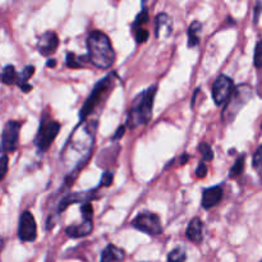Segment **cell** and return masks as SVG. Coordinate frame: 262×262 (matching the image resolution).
I'll return each instance as SVG.
<instances>
[{
  "label": "cell",
  "instance_id": "5bb4252c",
  "mask_svg": "<svg viewBox=\"0 0 262 262\" xmlns=\"http://www.w3.org/2000/svg\"><path fill=\"white\" fill-rule=\"evenodd\" d=\"M94 229V223L92 220H84L81 224H73L66 228V234L71 238H82L87 237Z\"/></svg>",
  "mask_w": 262,
  "mask_h": 262
},
{
  "label": "cell",
  "instance_id": "8fae6325",
  "mask_svg": "<svg viewBox=\"0 0 262 262\" xmlns=\"http://www.w3.org/2000/svg\"><path fill=\"white\" fill-rule=\"evenodd\" d=\"M96 192V189L94 191H90V192H77V193H71V194H67L63 200L60 201L58 206V211H64L69 205L72 204H78L84 205V204H90L92 199H94V193Z\"/></svg>",
  "mask_w": 262,
  "mask_h": 262
},
{
  "label": "cell",
  "instance_id": "6da1fadb",
  "mask_svg": "<svg viewBox=\"0 0 262 262\" xmlns=\"http://www.w3.org/2000/svg\"><path fill=\"white\" fill-rule=\"evenodd\" d=\"M87 56L96 68L107 69L114 64L115 51L110 38L101 31H92L87 37Z\"/></svg>",
  "mask_w": 262,
  "mask_h": 262
},
{
  "label": "cell",
  "instance_id": "8d00e7d4",
  "mask_svg": "<svg viewBox=\"0 0 262 262\" xmlns=\"http://www.w3.org/2000/svg\"><path fill=\"white\" fill-rule=\"evenodd\" d=\"M261 262H262V261H261Z\"/></svg>",
  "mask_w": 262,
  "mask_h": 262
},
{
  "label": "cell",
  "instance_id": "52a82bcc",
  "mask_svg": "<svg viewBox=\"0 0 262 262\" xmlns=\"http://www.w3.org/2000/svg\"><path fill=\"white\" fill-rule=\"evenodd\" d=\"M22 123L17 120H9L5 124L2 135V151L4 155L14 152L19 143V130Z\"/></svg>",
  "mask_w": 262,
  "mask_h": 262
},
{
  "label": "cell",
  "instance_id": "8992f818",
  "mask_svg": "<svg viewBox=\"0 0 262 262\" xmlns=\"http://www.w3.org/2000/svg\"><path fill=\"white\" fill-rule=\"evenodd\" d=\"M135 229L140 230V232L146 233L148 235H160L164 232L163 225H161L160 217L156 214L150 211L140 212L135 219L130 222Z\"/></svg>",
  "mask_w": 262,
  "mask_h": 262
},
{
  "label": "cell",
  "instance_id": "3957f363",
  "mask_svg": "<svg viewBox=\"0 0 262 262\" xmlns=\"http://www.w3.org/2000/svg\"><path fill=\"white\" fill-rule=\"evenodd\" d=\"M253 97V90L250 84H239L234 89L233 94L225 102V106L223 109V122L230 123L233 122L238 113L243 109L245 105Z\"/></svg>",
  "mask_w": 262,
  "mask_h": 262
},
{
  "label": "cell",
  "instance_id": "d6986e66",
  "mask_svg": "<svg viewBox=\"0 0 262 262\" xmlns=\"http://www.w3.org/2000/svg\"><path fill=\"white\" fill-rule=\"evenodd\" d=\"M84 60H89V56L87 55H76L74 53H68L67 54V60H66V66L71 69H79V68H83Z\"/></svg>",
  "mask_w": 262,
  "mask_h": 262
},
{
  "label": "cell",
  "instance_id": "44dd1931",
  "mask_svg": "<svg viewBox=\"0 0 262 262\" xmlns=\"http://www.w3.org/2000/svg\"><path fill=\"white\" fill-rule=\"evenodd\" d=\"M148 20H150L148 10H147V8L143 7L142 10H141V12H140V14H138L137 17H136V20H135V22H133V25H132V33L135 32V31L143 28V25H147Z\"/></svg>",
  "mask_w": 262,
  "mask_h": 262
},
{
  "label": "cell",
  "instance_id": "7c38bea8",
  "mask_svg": "<svg viewBox=\"0 0 262 262\" xmlns=\"http://www.w3.org/2000/svg\"><path fill=\"white\" fill-rule=\"evenodd\" d=\"M223 187H210L202 191V200L201 205L205 210H210L214 206H216L223 200Z\"/></svg>",
  "mask_w": 262,
  "mask_h": 262
},
{
  "label": "cell",
  "instance_id": "9c48e42d",
  "mask_svg": "<svg viewBox=\"0 0 262 262\" xmlns=\"http://www.w3.org/2000/svg\"><path fill=\"white\" fill-rule=\"evenodd\" d=\"M18 237L22 242H33L37 238V225L30 211H25L19 217Z\"/></svg>",
  "mask_w": 262,
  "mask_h": 262
},
{
  "label": "cell",
  "instance_id": "603a6c76",
  "mask_svg": "<svg viewBox=\"0 0 262 262\" xmlns=\"http://www.w3.org/2000/svg\"><path fill=\"white\" fill-rule=\"evenodd\" d=\"M186 251L182 247H177L168 255V262H186Z\"/></svg>",
  "mask_w": 262,
  "mask_h": 262
},
{
  "label": "cell",
  "instance_id": "7a4b0ae2",
  "mask_svg": "<svg viewBox=\"0 0 262 262\" xmlns=\"http://www.w3.org/2000/svg\"><path fill=\"white\" fill-rule=\"evenodd\" d=\"M158 86H151L150 89L141 92L132 101V107L128 112L127 127L136 128L138 125H146L152 117L154 99H155Z\"/></svg>",
  "mask_w": 262,
  "mask_h": 262
},
{
  "label": "cell",
  "instance_id": "9a60e30c",
  "mask_svg": "<svg viewBox=\"0 0 262 262\" xmlns=\"http://www.w3.org/2000/svg\"><path fill=\"white\" fill-rule=\"evenodd\" d=\"M125 253L122 248L114 245H107L101 253L100 262H123Z\"/></svg>",
  "mask_w": 262,
  "mask_h": 262
},
{
  "label": "cell",
  "instance_id": "d6a6232c",
  "mask_svg": "<svg viewBox=\"0 0 262 262\" xmlns=\"http://www.w3.org/2000/svg\"><path fill=\"white\" fill-rule=\"evenodd\" d=\"M262 12V3H257L255 7V23L258 22V15Z\"/></svg>",
  "mask_w": 262,
  "mask_h": 262
},
{
  "label": "cell",
  "instance_id": "7402d4cb",
  "mask_svg": "<svg viewBox=\"0 0 262 262\" xmlns=\"http://www.w3.org/2000/svg\"><path fill=\"white\" fill-rule=\"evenodd\" d=\"M243 171H245V155H241L239 158L235 160L234 165L232 166V169H230L229 177L230 178H237V177H239L241 174H243Z\"/></svg>",
  "mask_w": 262,
  "mask_h": 262
},
{
  "label": "cell",
  "instance_id": "4fadbf2b",
  "mask_svg": "<svg viewBox=\"0 0 262 262\" xmlns=\"http://www.w3.org/2000/svg\"><path fill=\"white\" fill-rule=\"evenodd\" d=\"M186 235L191 242L200 245L204 241V223L200 217H193L187 227Z\"/></svg>",
  "mask_w": 262,
  "mask_h": 262
},
{
  "label": "cell",
  "instance_id": "2e32d148",
  "mask_svg": "<svg viewBox=\"0 0 262 262\" xmlns=\"http://www.w3.org/2000/svg\"><path fill=\"white\" fill-rule=\"evenodd\" d=\"M165 31V35L169 36L171 33V19L166 13H160L155 18V35L160 37L161 32Z\"/></svg>",
  "mask_w": 262,
  "mask_h": 262
},
{
  "label": "cell",
  "instance_id": "ffe728a7",
  "mask_svg": "<svg viewBox=\"0 0 262 262\" xmlns=\"http://www.w3.org/2000/svg\"><path fill=\"white\" fill-rule=\"evenodd\" d=\"M18 77H19V74L17 73L13 66H7L3 69L2 81L4 84H17Z\"/></svg>",
  "mask_w": 262,
  "mask_h": 262
},
{
  "label": "cell",
  "instance_id": "5b68a950",
  "mask_svg": "<svg viewBox=\"0 0 262 262\" xmlns=\"http://www.w3.org/2000/svg\"><path fill=\"white\" fill-rule=\"evenodd\" d=\"M59 130H60V124H59L56 120L51 119H45L43 118L40 123V127H38L37 135L35 137V145L41 152H45L49 150V147L51 146V143L54 142V140L58 136Z\"/></svg>",
  "mask_w": 262,
  "mask_h": 262
},
{
  "label": "cell",
  "instance_id": "30bf717a",
  "mask_svg": "<svg viewBox=\"0 0 262 262\" xmlns=\"http://www.w3.org/2000/svg\"><path fill=\"white\" fill-rule=\"evenodd\" d=\"M59 46V38L54 31H46L38 37L37 50L41 55L50 56L56 51Z\"/></svg>",
  "mask_w": 262,
  "mask_h": 262
},
{
  "label": "cell",
  "instance_id": "4316f807",
  "mask_svg": "<svg viewBox=\"0 0 262 262\" xmlns=\"http://www.w3.org/2000/svg\"><path fill=\"white\" fill-rule=\"evenodd\" d=\"M133 35H135V38L136 41H137V43L146 42V41L148 40V37H150V33H148V31L146 30V28H141V30L135 31Z\"/></svg>",
  "mask_w": 262,
  "mask_h": 262
},
{
  "label": "cell",
  "instance_id": "83f0119b",
  "mask_svg": "<svg viewBox=\"0 0 262 262\" xmlns=\"http://www.w3.org/2000/svg\"><path fill=\"white\" fill-rule=\"evenodd\" d=\"M81 212L83 215L84 220H92V214H94V209H92L91 204H84L81 206Z\"/></svg>",
  "mask_w": 262,
  "mask_h": 262
},
{
  "label": "cell",
  "instance_id": "d4e9b609",
  "mask_svg": "<svg viewBox=\"0 0 262 262\" xmlns=\"http://www.w3.org/2000/svg\"><path fill=\"white\" fill-rule=\"evenodd\" d=\"M252 164L253 168H255L258 173L262 174V145L258 146V148L255 151V154H253Z\"/></svg>",
  "mask_w": 262,
  "mask_h": 262
},
{
  "label": "cell",
  "instance_id": "e0dca14e",
  "mask_svg": "<svg viewBox=\"0 0 262 262\" xmlns=\"http://www.w3.org/2000/svg\"><path fill=\"white\" fill-rule=\"evenodd\" d=\"M33 73H35V67L33 66L25 67V69L20 72L19 77H18L17 86L19 87L23 92H28L32 90V86H31V84H28L27 81L33 76Z\"/></svg>",
  "mask_w": 262,
  "mask_h": 262
},
{
  "label": "cell",
  "instance_id": "277c9868",
  "mask_svg": "<svg viewBox=\"0 0 262 262\" xmlns=\"http://www.w3.org/2000/svg\"><path fill=\"white\" fill-rule=\"evenodd\" d=\"M114 78L115 74H109L105 78L100 79L96 83V86L92 90L91 95L89 96V99L86 100L84 105L82 106L81 112H79V118L81 120H84L87 117L94 113V110L106 99V96L109 95V92L112 91V89L114 87Z\"/></svg>",
  "mask_w": 262,
  "mask_h": 262
},
{
  "label": "cell",
  "instance_id": "1f68e13d",
  "mask_svg": "<svg viewBox=\"0 0 262 262\" xmlns=\"http://www.w3.org/2000/svg\"><path fill=\"white\" fill-rule=\"evenodd\" d=\"M124 130H125V125H120V127L117 129V132H115V135L113 136L112 140L113 141L120 140V138L123 137V135H124Z\"/></svg>",
  "mask_w": 262,
  "mask_h": 262
},
{
  "label": "cell",
  "instance_id": "e575fe53",
  "mask_svg": "<svg viewBox=\"0 0 262 262\" xmlns=\"http://www.w3.org/2000/svg\"><path fill=\"white\" fill-rule=\"evenodd\" d=\"M189 160V155H187V154H183L181 158V164H186L187 161Z\"/></svg>",
  "mask_w": 262,
  "mask_h": 262
},
{
  "label": "cell",
  "instance_id": "4dcf8cb0",
  "mask_svg": "<svg viewBox=\"0 0 262 262\" xmlns=\"http://www.w3.org/2000/svg\"><path fill=\"white\" fill-rule=\"evenodd\" d=\"M8 170V155L2 156V171H0V179H4Z\"/></svg>",
  "mask_w": 262,
  "mask_h": 262
},
{
  "label": "cell",
  "instance_id": "484cf974",
  "mask_svg": "<svg viewBox=\"0 0 262 262\" xmlns=\"http://www.w3.org/2000/svg\"><path fill=\"white\" fill-rule=\"evenodd\" d=\"M253 64L256 68H262V40H260L256 45L255 49V55H253Z\"/></svg>",
  "mask_w": 262,
  "mask_h": 262
},
{
  "label": "cell",
  "instance_id": "f546056e",
  "mask_svg": "<svg viewBox=\"0 0 262 262\" xmlns=\"http://www.w3.org/2000/svg\"><path fill=\"white\" fill-rule=\"evenodd\" d=\"M194 174H196L197 178H205V177H206L207 165L205 161H201V163L199 164V166H197V169H196V173Z\"/></svg>",
  "mask_w": 262,
  "mask_h": 262
},
{
  "label": "cell",
  "instance_id": "f1b7e54d",
  "mask_svg": "<svg viewBox=\"0 0 262 262\" xmlns=\"http://www.w3.org/2000/svg\"><path fill=\"white\" fill-rule=\"evenodd\" d=\"M113 179H114V174L110 173V171H105L101 177V181H100V186L110 187L113 184Z\"/></svg>",
  "mask_w": 262,
  "mask_h": 262
},
{
  "label": "cell",
  "instance_id": "d590c367",
  "mask_svg": "<svg viewBox=\"0 0 262 262\" xmlns=\"http://www.w3.org/2000/svg\"><path fill=\"white\" fill-rule=\"evenodd\" d=\"M261 128H262V124H261Z\"/></svg>",
  "mask_w": 262,
  "mask_h": 262
},
{
  "label": "cell",
  "instance_id": "836d02e7",
  "mask_svg": "<svg viewBox=\"0 0 262 262\" xmlns=\"http://www.w3.org/2000/svg\"><path fill=\"white\" fill-rule=\"evenodd\" d=\"M56 66V60L55 59H49L48 61H46V67H49V68H54V67Z\"/></svg>",
  "mask_w": 262,
  "mask_h": 262
},
{
  "label": "cell",
  "instance_id": "ac0fdd59",
  "mask_svg": "<svg viewBox=\"0 0 262 262\" xmlns=\"http://www.w3.org/2000/svg\"><path fill=\"white\" fill-rule=\"evenodd\" d=\"M202 25L199 22V20H194L192 22V25L189 26L188 28V46L189 48H194L200 43V33H201Z\"/></svg>",
  "mask_w": 262,
  "mask_h": 262
},
{
  "label": "cell",
  "instance_id": "ba28073f",
  "mask_svg": "<svg viewBox=\"0 0 262 262\" xmlns=\"http://www.w3.org/2000/svg\"><path fill=\"white\" fill-rule=\"evenodd\" d=\"M234 82L230 77L225 76V74H220L215 82L212 83L211 87V94H212V100H214L215 104L217 106L223 105L224 102L228 101V99L230 97V95L234 91Z\"/></svg>",
  "mask_w": 262,
  "mask_h": 262
},
{
  "label": "cell",
  "instance_id": "cb8c5ba5",
  "mask_svg": "<svg viewBox=\"0 0 262 262\" xmlns=\"http://www.w3.org/2000/svg\"><path fill=\"white\" fill-rule=\"evenodd\" d=\"M199 150L202 155V161H205V163L212 161V159H214V151H212V148L210 147L209 143L201 142L199 146Z\"/></svg>",
  "mask_w": 262,
  "mask_h": 262
}]
</instances>
